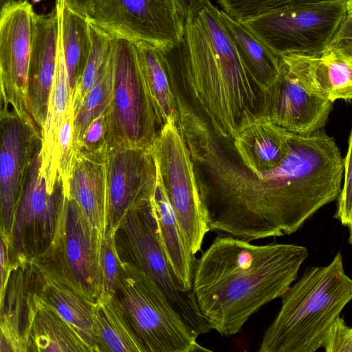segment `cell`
I'll return each mask as SVG.
<instances>
[{"mask_svg":"<svg viewBox=\"0 0 352 352\" xmlns=\"http://www.w3.org/2000/svg\"><path fill=\"white\" fill-rule=\"evenodd\" d=\"M175 47L195 111L216 135L232 138L245 118L259 114L265 88L246 68L211 2L186 20Z\"/></svg>","mask_w":352,"mask_h":352,"instance_id":"cell-3","label":"cell"},{"mask_svg":"<svg viewBox=\"0 0 352 352\" xmlns=\"http://www.w3.org/2000/svg\"><path fill=\"white\" fill-rule=\"evenodd\" d=\"M34 12L28 0H14L0 16V95L4 107L24 118H32L27 87Z\"/></svg>","mask_w":352,"mask_h":352,"instance_id":"cell-14","label":"cell"},{"mask_svg":"<svg viewBox=\"0 0 352 352\" xmlns=\"http://www.w3.org/2000/svg\"><path fill=\"white\" fill-rule=\"evenodd\" d=\"M221 19L246 68L264 88L277 76L281 58L273 53L241 21L222 10Z\"/></svg>","mask_w":352,"mask_h":352,"instance_id":"cell-27","label":"cell"},{"mask_svg":"<svg viewBox=\"0 0 352 352\" xmlns=\"http://www.w3.org/2000/svg\"><path fill=\"white\" fill-rule=\"evenodd\" d=\"M156 181L147 202L151 220L168 263L181 285L192 291L196 264L170 203L156 164Z\"/></svg>","mask_w":352,"mask_h":352,"instance_id":"cell-22","label":"cell"},{"mask_svg":"<svg viewBox=\"0 0 352 352\" xmlns=\"http://www.w3.org/2000/svg\"><path fill=\"white\" fill-rule=\"evenodd\" d=\"M55 6L65 62L73 91L90 52V23L87 16L71 10L63 0H56Z\"/></svg>","mask_w":352,"mask_h":352,"instance_id":"cell-28","label":"cell"},{"mask_svg":"<svg viewBox=\"0 0 352 352\" xmlns=\"http://www.w3.org/2000/svg\"><path fill=\"white\" fill-rule=\"evenodd\" d=\"M41 1H42V0H32V2H33L34 3H38V2Z\"/></svg>","mask_w":352,"mask_h":352,"instance_id":"cell-44","label":"cell"},{"mask_svg":"<svg viewBox=\"0 0 352 352\" xmlns=\"http://www.w3.org/2000/svg\"><path fill=\"white\" fill-rule=\"evenodd\" d=\"M102 237L76 202L65 196L56 238L44 254L49 255L69 280L93 302L101 292Z\"/></svg>","mask_w":352,"mask_h":352,"instance_id":"cell-13","label":"cell"},{"mask_svg":"<svg viewBox=\"0 0 352 352\" xmlns=\"http://www.w3.org/2000/svg\"><path fill=\"white\" fill-rule=\"evenodd\" d=\"M19 263L10 236L0 226V316L6 285L12 270Z\"/></svg>","mask_w":352,"mask_h":352,"instance_id":"cell-37","label":"cell"},{"mask_svg":"<svg viewBox=\"0 0 352 352\" xmlns=\"http://www.w3.org/2000/svg\"><path fill=\"white\" fill-rule=\"evenodd\" d=\"M32 261L40 275V296L72 327L90 352H98L94 332L95 302L84 295L47 254Z\"/></svg>","mask_w":352,"mask_h":352,"instance_id":"cell-19","label":"cell"},{"mask_svg":"<svg viewBox=\"0 0 352 352\" xmlns=\"http://www.w3.org/2000/svg\"><path fill=\"white\" fill-rule=\"evenodd\" d=\"M90 352L89 349L58 314L38 294L27 352Z\"/></svg>","mask_w":352,"mask_h":352,"instance_id":"cell-26","label":"cell"},{"mask_svg":"<svg viewBox=\"0 0 352 352\" xmlns=\"http://www.w3.org/2000/svg\"><path fill=\"white\" fill-rule=\"evenodd\" d=\"M91 48L85 67L72 91L75 115L94 85L111 52L113 39L90 23Z\"/></svg>","mask_w":352,"mask_h":352,"instance_id":"cell-31","label":"cell"},{"mask_svg":"<svg viewBox=\"0 0 352 352\" xmlns=\"http://www.w3.org/2000/svg\"><path fill=\"white\" fill-rule=\"evenodd\" d=\"M108 228L115 232L132 208L146 202L156 181L150 148L109 147L107 156Z\"/></svg>","mask_w":352,"mask_h":352,"instance_id":"cell-16","label":"cell"},{"mask_svg":"<svg viewBox=\"0 0 352 352\" xmlns=\"http://www.w3.org/2000/svg\"><path fill=\"white\" fill-rule=\"evenodd\" d=\"M352 0H314L241 21L273 53L319 54L329 44Z\"/></svg>","mask_w":352,"mask_h":352,"instance_id":"cell-6","label":"cell"},{"mask_svg":"<svg viewBox=\"0 0 352 352\" xmlns=\"http://www.w3.org/2000/svg\"><path fill=\"white\" fill-rule=\"evenodd\" d=\"M64 4L71 10L87 17L91 10L92 0H63Z\"/></svg>","mask_w":352,"mask_h":352,"instance_id":"cell-40","label":"cell"},{"mask_svg":"<svg viewBox=\"0 0 352 352\" xmlns=\"http://www.w3.org/2000/svg\"><path fill=\"white\" fill-rule=\"evenodd\" d=\"M2 102H3V100H2L1 96L0 95V109L2 108Z\"/></svg>","mask_w":352,"mask_h":352,"instance_id":"cell-43","label":"cell"},{"mask_svg":"<svg viewBox=\"0 0 352 352\" xmlns=\"http://www.w3.org/2000/svg\"><path fill=\"white\" fill-rule=\"evenodd\" d=\"M72 105V91L58 30L55 74L45 123L41 131L40 171L50 192L54 191L59 177L56 163V146L58 132Z\"/></svg>","mask_w":352,"mask_h":352,"instance_id":"cell-23","label":"cell"},{"mask_svg":"<svg viewBox=\"0 0 352 352\" xmlns=\"http://www.w3.org/2000/svg\"><path fill=\"white\" fill-rule=\"evenodd\" d=\"M352 134L348 140V149L344 157V182L338 199L337 210L333 217L346 226L349 230V243H351L352 226Z\"/></svg>","mask_w":352,"mask_h":352,"instance_id":"cell-35","label":"cell"},{"mask_svg":"<svg viewBox=\"0 0 352 352\" xmlns=\"http://www.w3.org/2000/svg\"><path fill=\"white\" fill-rule=\"evenodd\" d=\"M176 1L185 21L188 19L195 17L210 3V0H176Z\"/></svg>","mask_w":352,"mask_h":352,"instance_id":"cell-39","label":"cell"},{"mask_svg":"<svg viewBox=\"0 0 352 352\" xmlns=\"http://www.w3.org/2000/svg\"><path fill=\"white\" fill-rule=\"evenodd\" d=\"M150 149L181 230L195 255L210 230L194 164L174 120L160 129Z\"/></svg>","mask_w":352,"mask_h":352,"instance_id":"cell-9","label":"cell"},{"mask_svg":"<svg viewBox=\"0 0 352 352\" xmlns=\"http://www.w3.org/2000/svg\"><path fill=\"white\" fill-rule=\"evenodd\" d=\"M280 58L277 76L264 89L258 115L295 134L309 135L322 129L333 102L312 91L295 54Z\"/></svg>","mask_w":352,"mask_h":352,"instance_id":"cell-12","label":"cell"},{"mask_svg":"<svg viewBox=\"0 0 352 352\" xmlns=\"http://www.w3.org/2000/svg\"><path fill=\"white\" fill-rule=\"evenodd\" d=\"M14 0H0V16L3 9Z\"/></svg>","mask_w":352,"mask_h":352,"instance_id":"cell-42","label":"cell"},{"mask_svg":"<svg viewBox=\"0 0 352 352\" xmlns=\"http://www.w3.org/2000/svg\"><path fill=\"white\" fill-rule=\"evenodd\" d=\"M88 19L113 39L158 49L178 44L184 32L176 0H92Z\"/></svg>","mask_w":352,"mask_h":352,"instance_id":"cell-10","label":"cell"},{"mask_svg":"<svg viewBox=\"0 0 352 352\" xmlns=\"http://www.w3.org/2000/svg\"><path fill=\"white\" fill-rule=\"evenodd\" d=\"M116 294L145 352L208 351L155 284L128 263L122 261Z\"/></svg>","mask_w":352,"mask_h":352,"instance_id":"cell-7","label":"cell"},{"mask_svg":"<svg viewBox=\"0 0 352 352\" xmlns=\"http://www.w3.org/2000/svg\"><path fill=\"white\" fill-rule=\"evenodd\" d=\"M178 112L177 126L202 173L196 176L210 231L249 242L290 235L337 199L344 158L323 129L294 134L284 164L260 178L192 108L182 102Z\"/></svg>","mask_w":352,"mask_h":352,"instance_id":"cell-1","label":"cell"},{"mask_svg":"<svg viewBox=\"0 0 352 352\" xmlns=\"http://www.w3.org/2000/svg\"><path fill=\"white\" fill-rule=\"evenodd\" d=\"M40 285V275L32 261L18 264L11 272L4 294L0 327L14 352H27Z\"/></svg>","mask_w":352,"mask_h":352,"instance_id":"cell-20","label":"cell"},{"mask_svg":"<svg viewBox=\"0 0 352 352\" xmlns=\"http://www.w3.org/2000/svg\"><path fill=\"white\" fill-rule=\"evenodd\" d=\"M135 46L160 128L170 120L176 122L178 96L174 91L171 67L164 50L146 43Z\"/></svg>","mask_w":352,"mask_h":352,"instance_id":"cell-25","label":"cell"},{"mask_svg":"<svg viewBox=\"0 0 352 352\" xmlns=\"http://www.w3.org/2000/svg\"><path fill=\"white\" fill-rule=\"evenodd\" d=\"M308 256L296 244L257 245L219 235L196 261L192 292L202 316L220 335L236 334L263 306L281 297Z\"/></svg>","mask_w":352,"mask_h":352,"instance_id":"cell-2","label":"cell"},{"mask_svg":"<svg viewBox=\"0 0 352 352\" xmlns=\"http://www.w3.org/2000/svg\"><path fill=\"white\" fill-rule=\"evenodd\" d=\"M121 265L122 261L115 242V232L107 230L102 239L100 250L101 292L100 295L116 294Z\"/></svg>","mask_w":352,"mask_h":352,"instance_id":"cell-33","label":"cell"},{"mask_svg":"<svg viewBox=\"0 0 352 352\" xmlns=\"http://www.w3.org/2000/svg\"><path fill=\"white\" fill-rule=\"evenodd\" d=\"M294 134L255 115L245 118L229 139L239 162L261 178L274 174L284 164Z\"/></svg>","mask_w":352,"mask_h":352,"instance_id":"cell-17","label":"cell"},{"mask_svg":"<svg viewBox=\"0 0 352 352\" xmlns=\"http://www.w3.org/2000/svg\"><path fill=\"white\" fill-rule=\"evenodd\" d=\"M13 351L11 344L3 334L0 327V352Z\"/></svg>","mask_w":352,"mask_h":352,"instance_id":"cell-41","label":"cell"},{"mask_svg":"<svg viewBox=\"0 0 352 352\" xmlns=\"http://www.w3.org/2000/svg\"><path fill=\"white\" fill-rule=\"evenodd\" d=\"M113 78V48L112 47L111 52L94 85L74 116V144L77 153L87 127L96 118L105 114L111 97Z\"/></svg>","mask_w":352,"mask_h":352,"instance_id":"cell-30","label":"cell"},{"mask_svg":"<svg viewBox=\"0 0 352 352\" xmlns=\"http://www.w3.org/2000/svg\"><path fill=\"white\" fill-rule=\"evenodd\" d=\"M314 0H217L221 10L237 21L290 5Z\"/></svg>","mask_w":352,"mask_h":352,"instance_id":"cell-34","label":"cell"},{"mask_svg":"<svg viewBox=\"0 0 352 352\" xmlns=\"http://www.w3.org/2000/svg\"><path fill=\"white\" fill-rule=\"evenodd\" d=\"M93 318L98 352H145L116 294L99 296Z\"/></svg>","mask_w":352,"mask_h":352,"instance_id":"cell-24","label":"cell"},{"mask_svg":"<svg viewBox=\"0 0 352 352\" xmlns=\"http://www.w3.org/2000/svg\"><path fill=\"white\" fill-rule=\"evenodd\" d=\"M282 304L266 329L259 352H314L333 322L352 298V280L338 252L326 266L309 267L281 296Z\"/></svg>","mask_w":352,"mask_h":352,"instance_id":"cell-4","label":"cell"},{"mask_svg":"<svg viewBox=\"0 0 352 352\" xmlns=\"http://www.w3.org/2000/svg\"><path fill=\"white\" fill-rule=\"evenodd\" d=\"M108 148L106 145L94 151H78L66 195L102 236L108 228Z\"/></svg>","mask_w":352,"mask_h":352,"instance_id":"cell-21","label":"cell"},{"mask_svg":"<svg viewBox=\"0 0 352 352\" xmlns=\"http://www.w3.org/2000/svg\"><path fill=\"white\" fill-rule=\"evenodd\" d=\"M104 115L96 118L87 127L79 151L81 149L94 151L107 145L105 140Z\"/></svg>","mask_w":352,"mask_h":352,"instance_id":"cell-38","label":"cell"},{"mask_svg":"<svg viewBox=\"0 0 352 352\" xmlns=\"http://www.w3.org/2000/svg\"><path fill=\"white\" fill-rule=\"evenodd\" d=\"M113 85L104 115L106 143L109 147L150 148L160 125L135 46L113 39Z\"/></svg>","mask_w":352,"mask_h":352,"instance_id":"cell-5","label":"cell"},{"mask_svg":"<svg viewBox=\"0 0 352 352\" xmlns=\"http://www.w3.org/2000/svg\"><path fill=\"white\" fill-rule=\"evenodd\" d=\"M322 347L326 352H351L352 329L338 316L327 330Z\"/></svg>","mask_w":352,"mask_h":352,"instance_id":"cell-36","label":"cell"},{"mask_svg":"<svg viewBox=\"0 0 352 352\" xmlns=\"http://www.w3.org/2000/svg\"><path fill=\"white\" fill-rule=\"evenodd\" d=\"M316 77L322 95L334 102L352 98V49L329 44L316 60Z\"/></svg>","mask_w":352,"mask_h":352,"instance_id":"cell-29","label":"cell"},{"mask_svg":"<svg viewBox=\"0 0 352 352\" xmlns=\"http://www.w3.org/2000/svg\"><path fill=\"white\" fill-rule=\"evenodd\" d=\"M147 202L130 210L115 232L120 258L151 279L197 336L209 332L212 329L193 292L184 289L168 263L153 228Z\"/></svg>","mask_w":352,"mask_h":352,"instance_id":"cell-8","label":"cell"},{"mask_svg":"<svg viewBox=\"0 0 352 352\" xmlns=\"http://www.w3.org/2000/svg\"><path fill=\"white\" fill-rule=\"evenodd\" d=\"M58 33L56 6L47 14L33 12L27 99L29 113L40 131L45 123L55 74Z\"/></svg>","mask_w":352,"mask_h":352,"instance_id":"cell-18","label":"cell"},{"mask_svg":"<svg viewBox=\"0 0 352 352\" xmlns=\"http://www.w3.org/2000/svg\"><path fill=\"white\" fill-rule=\"evenodd\" d=\"M41 144V131L32 118L8 107L0 109V226L9 236L30 162Z\"/></svg>","mask_w":352,"mask_h":352,"instance_id":"cell-15","label":"cell"},{"mask_svg":"<svg viewBox=\"0 0 352 352\" xmlns=\"http://www.w3.org/2000/svg\"><path fill=\"white\" fill-rule=\"evenodd\" d=\"M74 112L72 105L60 128L56 146V167L65 196L78 154L74 144Z\"/></svg>","mask_w":352,"mask_h":352,"instance_id":"cell-32","label":"cell"},{"mask_svg":"<svg viewBox=\"0 0 352 352\" xmlns=\"http://www.w3.org/2000/svg\"><path fill=\"white\" fill-rule=\"evenodd\" d=\"M40 149L41 146L30 162L10 235L19 263L32 261L52 247L64 208L65 195L60 177L54 191L47 190L40 171Z\"/></svg>","mask_w":352,"mask_h":352,"instance_id":"cell-11","label":"cell"}]
</instances>
